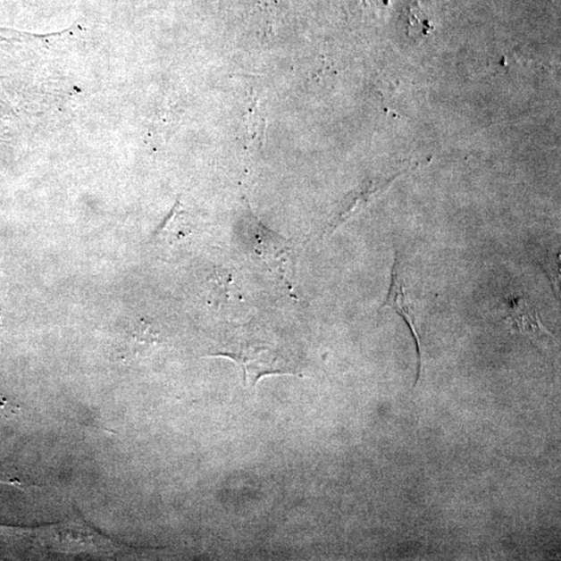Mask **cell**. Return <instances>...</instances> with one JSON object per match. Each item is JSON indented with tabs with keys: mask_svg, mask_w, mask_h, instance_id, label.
<instances>
[{
	"mask_svg": "<svg viewBox=\"0 0 561 561\" xmlns=\"http://www.w3.org/2000/svg\"><path fill=\"white\" fill-rule=\"evenodd\" d=\"M409 27L416 33L426 35L429 30L431 29V24L430 19H427L423 11H420L418 6L415 9H412L409 16Z\"/></svg>",
	"mask_w": 561,
	"mask_h": 561,
	"instance_id": "8992f818",
	"label": "cell"
},
{
	"mask_svg": "<svg viewBox=\"0 0 561 561\" xmlns=\"http://www.w3.org/2000/svg\"><path fill=\"white\" fill-rule=\"evenodd\" d=\"M547 272H549V277L551 279V282L553 284L554 289H557V283L559 282V255H554L553 257L548 258L547 260Z\"/></svg>",
	"mask_w": 561,
	"mask_h": 561,
	"instance_id": "ba28073f",
	"label": "cell"
},
{
	"mask_svg": "<svg viewBox=\"0 0 561 561\" xmlns=\"http://www.w3.org/2000/svg\"><path fill=\"white\" fill-rule=\"evenodd\" d=\"M395 177L385 181H373L359 191H356V193L344 204L340 212L337 214L334 221H331L329 232L333 233L338 228L346 224L348 220L363 212V210L368 206V204L373 200V197L379 196L382 190L390 186Z\"/></svg>",
	"mask_w": 561,
	"mask_h": 561,
	"instance_id": "277c9868",
	"label": "cell"
},
{
	"mask_svg": "<svg viewBox=\"0 0 561 561\" xmlns=\"http://www.w3.org/2000/svg\"><path fill=\"white\" fill-rule=\"evenodd\" d=\"M247 136H255L261 137L264 135V131H265V121L263 118H260L257 113L250 114L247 117Z\"/></svg>",
	"mask_w": 561,
	"mask_h": 561,
	"instance_id": "52a82bcc",
	"label": "cell"
},
{
	"mask_svg": "<svg viewBox=\"0 0 561 561\" xmlns=\"http://www.w3.org/2000/svg\"><path fill=\"white\" fill-rule=\"evenodd\" d=\"M216 356H228L238 363L244 371L246 384L252 388L264 375L290 373L280 356L266 348L242 347L238 352Z\"/></svg>",
	"mask_w": 561,
	"mask_h": 561,
	"instance_id": "6da1fadb",
	"label": "cell"
},
{
	"mask_svg": "<svg viewBox=\"0 0 561 561\" xmlns=\"http://www.w3.org/2000/svg\"><path fill=\"white\" fill-rule=\"evenodd\" d=\"M505 315L511 330L525 335L534 342L556 340V337L541 322L537 308L529 304L525 297H509L506 304Z\"/></svg>",
	"mask_w": 561,
	"mask_h": 561,
	"instance_id": "7a4b0ae2",
	"label": "cell"
},
{
	"mask_svg": "<svg viewBox=\"0 0 561 561\" xmlns=\"http://www.w3.org/2000/svg\"><path fill=\"white\" fill-rule=\"evenodd\" d=\"M155 340V336L153 335L148 326L140 322L133 329L126 339V349L123 355V359L130 361L137 358L138 355L142 352L144 347L148 346Z\"/></svg>",
	"mask_w": 561,
	"mask_h": 561,
	"instance_id": "5b68a950",
	"label": "cell"
},
{
	"mask_svg": "<svg viewBox=\"0 0 561 561\" xmlns=\"http://www.w3.org/2000/svg\"><path fill=\"white\" fill-rule=\"evenodd\" d=\"M412 306L409 296L406 295V280L403 275H401L398 257L397 256L391 273L390 289H389L386 302L382 305V307L392 308L395 312H398V315L403 317L407 326L410 327L417 344L419 381L420 375L423 373V353H421L423 347H421V338L417 327L416 315L414 314Z\"/></svg>",
	"mask_w": 561,
	"mask_h": 561,
	"instance_id": "3957f363",
	"label": "cell"
}]
</instances>
